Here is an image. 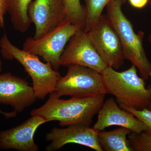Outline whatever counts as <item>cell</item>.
<instances>
[{
	"mask_svg": "<svg viewBox=\"0 0 151 151\" xmlns=\"http://www.w3.org/2000/svg\"><path fill=\"white\" fill-rule=\"evenodd\" d=\"M105 94L62 100L53 92L46 103L33 110L30 115L41 116L47 122L58 121L61 127L76 124L90 127L105 102Z\"/></svg>",
	"mask_w": 151,
	"mask_h": 151,
	"instance_id": "6da1fadb",
	"label": "cell"
},
{
	"mask_svg": "<svg viewBox=\"0 0 151 151\" xmlns=\"http://www.w3.org/2000/svg\"><path fill=\"white\" fill-rule=\"evenodd\" d=\"M132 64L127 70L117 71L108 66L102 73L106 93L116 97L119 105L137 110L147 108L151 102V84L146 87L145 79Z\"/></svg>",
	"mask_w": 151,
	"mask_h": 151,
	"instance_id": "7a4b0ae2",
	"label": "cell"
},
{
	"mask_svg": "<svg viewBox=\"0 0 151 151\" xmlns=\"http://www.w3.org/2000/svg\"><path fill=\"white\" fill-rule=\"evenodd\" d=\"M125 2L113 0L106 6V15L119 35L124 59L137 67L141 77L148 80L151 73V63L143 46L145 33L142 31L135 32L132 23L122 10Z\"/></svg>",
	"mask_w": 151,
	"mask_h": 151,
	"instance_id": "3957f363",
	"label": "cell"
},
{
	"mask_svg": "<svg viewBox=\"0 0 151 151\" xmlns=\"http://www.w3.org/2000/svg\"><path fill=\"white\" fill-rule=\"evenodd\" d=\"M1 53L5 59H16L24 68L32 81V87L37 98L44 100L55 90L60 74L50 63H44L38 56L15 46L4 33L0 39Z\"/></svg>",
	"mask_w": 151,
	"mask_h": 151,
	"instance_id": "277c9868",
	"label": "cell"
},
{
	"mask_svg": "<svg viewBox=\"0 0 151 151\" xmlns=\"http://www.w3.org/2000/svg\"><path fill=\"white\" fill-rule=\"evenodd\" d=\"M83 28L64 19L57 26L38 39L28 37L25 40L22 49L31 54L41 57L50 63L54 70L60 65L59 60L66 44L78 30Z\"/></svg>",
	"mask_w": 151,
	"mask_h": 151,
	"instance_id": "5b68a950",
	"label": "cell"
},
{
	"mask_svg": "<svg viewBox=\"0 0 151 151\" xmlns=\"http://www.w3.org/2000/svg\"><path fill=\"white\" fill-rule=\"evenodd\" d=\"M67 72L58 80L54 92L58 97H82L107 94L102 74L78 65L67 66Z\"/></svg>",
	"mask_w": 151,
	"mask_h": 151,
	"instance_id": "8992f818",
	"label": "cell"
},
{
	"mask_svg": "<svg viewBox=\"0 0 151 151\" xmlns=\"http://www.w3.org/2000/svg\"><path fill=\"white\" fill-rule=\"evenodd\" d=\"M88 33L94 48L106 65L115 70L124 65L121 41L106 14L102 15Z\"/></svg>",
	"mask_w": 151,
	"mask_h": 151,
	"instance_id": "52a82bcc",
	"label": "cell"
},
{
	"mask_svg": "<svg viewBox=\"0 0 151 151\" xmlns=\"http://www.w3.org/2000/svg\"><path fill=\"white\" fill-rule=\"evenodd\" d=\"M78 65L96 70L102 74L108 65L103 61L84 28L70 38L59 60L60 66Z\"/></svg>",
	"mask_w": 151,
	"mask_h": 151,
	"instance_id": "ba28073f",
	"label": "cell"
},
{
	"mask_svg": "<svg viewBox=\"0 0 151 151\" xmlns=\"http://www.w3.org/2000/svg\"><path fill=\"white\" fill-rule=\"evenodd\" d=\"M98 130L82 124L70 125L63 129L55 127L45 136L51 142L45 147L47 151L58 150L68 144H78L96 151H103L98 140Z\"/></svg>",
	"mask_w": 151,
	"mask_h": 151,
	"instance_id": "9c48e42d",
	"label": "cell"
},
{
	"mask_svg": "<svg viewBox=\"0 0 151 151\" xmlns=\"http://www.w3.org/2000/svg\"><path fill=\"white\" fill-rule=\"evenodd\" d=\"M28 13L35 25L34 38H39L65 19L64 0H35L30 4Z\"/></svg>",
	"mask_w": 151,
	"mask_h": 151,
	"instance_id": "30bf717a",
	"label": "cell"
},
{
	"mask_svg": "<svg viewBox=\"0 0 151 151\" xmlns=\"http://www.w3.org/2000/svg\"><path fill=\"white\" fill-rule=\"evenodd\" d=\"M34 90L26 80L8 73L0 75V103L21 113L36 101Z\"/></svg>",
	"mask_w": 151,
	"mask_h": 151,
	"instance_id": "8fae6325",
	"label": "cell"
},
{
	"mask_svg": "<svg viewBox=\"0 0 151 151\" xmlns=\"http://www.w3.org/2000/svg\"><path fill=\"white\" fill-rule=\"evenodd\" d=\"M47 122L41 116H32L21 125L0 132V149L19 151H37L38 146L34 140L38 128Z\"/></svg>",
	"mask_w": 151,
	"mask_h": 151,
	"instance_id": "7c38bea8",
	"label": "cell"
},
{
	"mask_svg": "<svg viewBox=\"0 0 151 151\" xmlns=\"http://www.w3.org/2000/svg\"><path fill=\"white\" fill-rule=\"evenodd\" d=\"M112 126H120L138 133L145 132L146 130L142 122L119 107L114 98L111 97L104 102L100 108L97 122L92 128L102 131Z\"/></svg>",
	"mask_w": 151,
	"mask_h": 151,
	"instance_id": "4fadbf2b",
	"label": "cell"
},
{
	"mask_svg": "<svg viewBox=\"0 0 151 151\" xmlns=\"http://www.w3.org/2000/svg\"><path fill=\"white\" fill-rule=\"evenodd\" d=\"M132 132L122 127L111 131H99L98 142L103 151H133L127 138Z\"/></svg>",
	"mask_w": 151,
	"mask_h": 151,
	"instance_id": "5bb4252c",
	"label": "cell"
},
{
	"mask_svg": "<svg viewBox=\"0 0 151 151\" xmlns=\"http://www.w3.org/2000/svg\"><path fill=\"white\" fill-rule=\"evenodd\" d=\"M32 1V0H7V12L14 28L19 32L27 31L32 23L28 13Z\"/></svg>",
	"mask_w": 151,
	"mask_h": 151,
	"instance_id": "9a60e30c",
	"label": "cell"
},
{
	"mask_svg": "<svg viewBox=\"0 0 151 151\" xmlns=\"http://www.w3.org/2000/svg\"><path fill=\"white\" fill-rule=\"evenodd\" d=\"M86 19L84 30L86 32L97 22L103 15V10L113 0H84Z\"/></svg>",
	"mask_w": 151,
	"mask_h": 151,
	"instance_id": "2e32d148",
	"label": "cell"
},
{
	"mask_svg": "<svg viewBox=\"0 0 151 151\" xmlns=\"http://www.w3.org/2000/svg\"><path fill=\"white\" fill-rule=\"evenodd\" d=\"M65 9V19L73 24L84 29L86 19L84 6L81 4L80 0H64Z\"/></svg>",
	"mask_w": 151,
	"mask_h": 151,
	"instance_id": "e0dca14e",
	"label": "cell"
},
{
	"mask_svg": "<svg viewBox=\"0 0 151 151\" xmlns=\"http://www.w3.org/2000/svg\"><path fill=\"white\" fill-rule=\"evenodd\" d=\"M128 139L133 151H151V136L145 132H132Z\"/></svg>",
	"mask_w": 151,
	"mask_h": 151,
	"instance_id": "ac0fdd59",
	"label": "cell"
},
{
	"mask_svg": "<svg viewBox=\"0 0 151 151\" xmlns=\"http://www.w3.org/2000/svg\"><path fill=\"white\" fill-rule=\"evenodd\" d=\"M120 107L122 109L129 112L135 117L142 122L146 127L145 133L151 136V111L147 108L142 110H137L125 105H120Z\"/></svg>",
	"mask_w": 151,
	"mask_h": 151,
	"instance_id": "d6986e66",
	"label": "cell"
},
{
	"mask_svg": "<svg viewBox=\"0 0 151 151\" xmlns=\"http://www.w3.org/2000/svg\"><path fill=\"white\" fill-rule=\"evenodd\" d=\"M7 0H0V28L4 27V16L7 12Z\"/></svg>",
	"mask_w": 151,
	"mask_h": 151,
	"instance_id": "ffe728a7",
	"label": "cell"
},
{
	"mask_svg": "<svg viewBox=\"0 0 151 151\" xmlns=\"http://www.w3.org/2000/svg\"><path fill=\"white\" fill-rule=\"evenodd\" d=\"M130 4L133 7L138 9L145 7L149 1V0H128Z\"/></svg>",
	"mask_w": 151,
	"mask_h": 151,
	"instance_id": "44dd1931",
	"label": "cell"
},
{
	"mask_svg": "<svg viewBox=\"0 0 151 151\" xmlns=\"http://www.w3.org/2000/svg\"><path fill=\"white\" fill-rule=\"evenodd\" d=\"M17 113L14 111L13 112H10V113H6V112H3V111L0 110V114L4 115V116L5 117L6 119L15 117L17 116Z\"/></svg>",
	"mask_w": 151,
	"mask_h": 151,
	"instance_id": "7402d4cb",
	"label": "cell"
},
{
	"mask_svg": "<svg viewBox=\"0 0 151 151\" xmlns=\"http://www.w3.org/2000/svg\"><path fill=\"white\" fill-rule=\"evenodd\" d=\"M150 77H151V73H150ZM147 109L150 110V111H151V102L150 103Z\"/></svg>",
	"mask_w": 151,
	"mask_h": 151,
	"instance_id": "603a6c76",
	"label": "cell"
},
{
	"mask_svg": "<svg viewBox=\"0 0 151 151\" xmlns=\"http://www.w3.org/2000/svg\"><path fill=\"white\" fill-rule=\"evenodd\" d=\"M148 40L149 42H150V43L151 44V34L150 35H149L148 37Z\"/></svg>",
	"mask_w": 151,
	"mask_h": 151,
	"instance_id": "cb8c5ba5",
	"label": "cell"
},
{
	"mask_svg": "<svg viewBox=\"0 0 151 151\" xmlns=\"http://www.w3.org/2000/svg\"><path fill=\"white\" fill-rule=\"evenodd\" d=\"M1 66H2V63H1V60H0V72H1Z\"/></svg>",
	"mask_w": 151,
	"mask_h": 151,
	"instance_id": "d4e9b609",
	"label": "cell"
},
{
	"mask_svg": "<svg viewBox=\"0 0 151 151\" xmlns=\"http://www.w3.org/2000/svg\"><path fill=\"white\" fill-rule=\"evenodd\" d=\"M149 1H150V5L151 6V0H149Z\"/></svg>",
	"mask_w": 151,
	"mask_h": 151,
	"instance_id": "484cf974",
	"label": "cell"
}]
</instances>
